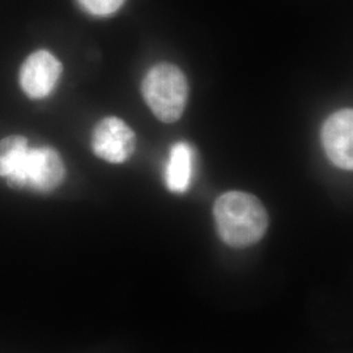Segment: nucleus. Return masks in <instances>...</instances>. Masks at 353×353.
<instances>
[{
    "label": "nucleus",
    "mask_w": 353,
    "mask_h": 353,
    "mask_svg": "<svg viewBox=\"0 0 353 353\" xmlns=\"http://www.w3.org/2000/svg\"><path fill=\"white\" fill-rule=\"evenodd\" d=\"M214 217L220 239L232 248H248L259 242L268 227L265 205L243 191H229L219 196Z\"/></svg>",
    "instance_id": "obj_1"
},
{
    "label": "nucleus",
    "mask_w": 353,
    "mask_h": 353,
    "mask_svg": "<svg viewBox=\"0 0 353 353\" xmlns=\"http://www.w3.org/2000/svg\"><path fill=\"white\" fill-rule=\"evenodd\" d=\"M143 96L152 113L165 123L178 121L188 103L189 83L174 64L154 65L143 80Z\"/></svg>",
    "instance_id": "obj_2"
},
{
    "label": "nucleus",
    "mask_w": 353,
    "mask_h": 353,
    "mask_svg": "<svg viewBox=\"0 0 353 353\" xmlns=\"http://www.w3.org/2000/svg\"><path fill=\"white\" fill-rule=\"evenodd\" d=\"M65 178V166L52 147L28 148L12 173L6 178L10 188L48 194L58 189Z\"/></svg>",
    "instance_id": "obj_3"
},
{
    "label": "nucleus",
    "mask_w": 353,
    "mask_h": 353,
    "mask_svg": "<svg viewBox=\"0 0 353 353\" xmlns=\"http://www.w3.org/2000/svg\"><path fill=\"white\" fill-rule=\"evenodd\" d=\"M137 147V137L125 121L108 117L96 126L92 137V148L97 157L112 163L127 161Z\"/></svg>",
    "instance_id": "obj_4"
},
{
    "label": "nucleus",
    "mask_w": 353,
    "mask_h": 353,
    "mask_svg": "<svg viewBox=\"0 0 353 353\" xmlns=\"http://www.w3.org/2000/svg\"><path fill=\"white\" fill-rule=\"evenodd\" d=\"M63 65L48 50L30 54L20 68V85L26 96L41 100L50 94L62 75Z\"/></svg>",
    "instance_id": "obj_5"
},
{
    "label": "nucleus",
    "mask_w": 353,
    "mask_h": 353,
    "mask_svg": "<svg viewBox=\"0 0 353 353\" xmlns=\"http://www.w3.org/2000/svg\"><path fill=\"white\" fill-rule=\"evenodd\" d=\"M322 143L330 161L344 170L353 168V112L343 109L328 117L322 128Z\"/></svg>",
    "instance_id": "obj_6"
},
{
    "label": "nucleus",
    "mask_w": 353,
    "mask_h": 353,
    "mask_svg": "<svg viewBox=\"0 0 353 353\" xmlns=\"http://www.w3.org/2000/svg\"><path fill=\"white\" fill-rule=\"evenodd\" d=\"M194 153L188 143L178 141L170 153L165 169V181L168 189L176 194L188 191L192 179Z\"/></svg>",
    "instance_id": "obj_7"
},
{
    "label": "nucleus",
    "mask_w": 353,
    "mask_h": 353,
    "mask_svg": "<svg viewBox=\"0 0 353 353\" xmlns=\"http://www.w3.org/2000/svg\"><path fill=\"white\" fill-rule=\"evenodd\" d=\"M28 148L29 141L23 135H11L0 140V176L7 178L12 173Z\"/></svg>",
    "instance_id": "obj_8"
},
{
    "label": "nucleus",
    "mask_w": 353,
    "mask_h": 353,
    "mask_svg": "<svg viewBox=\"0 0 353 353\" xmlns=\"http://www.w3.org/2000/svg\"><path fill=\"white\" fill-rule=\"evenodd\" d=\"M84 11L93 16H110L117 12L126 0H77Z\"/></svg>",
    "instance_id": "obj_9"
}]
</instances>
